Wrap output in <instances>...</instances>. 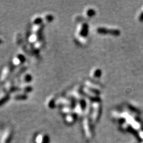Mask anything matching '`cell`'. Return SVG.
Returning <instances> with one entry per match:
<instances>
[{
  "label": "cell",
  "mask_w": 143,
  "mask_h": 143,
  "mask_svg": "<svg viewBox=\"0 0 143 143\" xmlns=\"http://www.w3.org/2000/svg\"><path fill=\"white\" fill-rule=\"evenodd\" d=\"M4 89L5 93L8 94H13L17 91V90H19V87L16 85L15 81L12 79L7 81L6 84L4 85Z\"/></svg>",
  "instance_id": "cell-1"
},
{
  "label": "cell",
  "mask_w": 143,
  "mask_h": 143,
  "mask_svg": "<svg viewBox=\"0 0 143 143\" xmlns=\"http://www.w3.org/2000/svg\"><path fill=\"white\" fill-rule=\"evenodd\" d=\"M12 74V69L11 67L7 66L4 67L2 70L1 76H0V81L1 82H7V80L8 79Z\"/></svg>",
  "instance_id": "cell-2"
},
{
  "label": "cell",
  "mask_w": 143,
  "mask_h": 143,
  "mask_svg": "<svg viewBox=\"0 0 143 143\" xmlns=\"http://www.w3.org/2000/svg\"><path fill=\"white\" fill-rule=\"evenodd\" d=\"M25 60L26 59L24 54L22 53H18L13 57V63L17 67H20L24 63Z\"/></svg>",
  "instance_id": "cell-3"
},
{
  "label": "cell",
  "mask_w": 143,
  "mask_h": 143,
  "mask_svg": "<svg viewBox=\"0 0 143 143\" xmlns=\"http://www.w3.org/2000/svg\"><path fill=\"white\" fill-rule=\"evenodd\" d=\"M72 104V101L65 97L59 98L56 100V105H61V106H65L68 107Z\"/></svg>",
  "instance_id": "cell-4"
},
{
  "label": "cell",
  "mask_w": 143,
  "mask_h": 143,
  "mask_svg": "<svg viewBox=\"0 0 143 143\" xmlns=\"http://www.w3.org/2000/svg\"><path fill=\"white\" fill-rule=\"evenodd\" d=\"M19 90L22 93H23L26 94L27 93H29L32 92L33 90V88L31 85H29V84L22 83L19 86Z\"/></svg>",
  "instance_id": "cell-5"
},
{
  "label": "cell",
  "mask_w": 143,
  "mask_h": 143,
  "mask_svg": "<svg viewBox=\"0 0 143 143\" xmlns=\"http://www.w3.org/2000/svg\"><path fill=\"white\" fill-rule=\"evenodd\" d=\"M12 98L16 101H23L28 99V96L23 93H14L12 94Z\"/></svg>",
  "instance_id": "cell-6"
},
{
  "label": "cell",
  "mask_w": 143,
  "mask_h": 143,
  "mask_svg": "<svg viewBox=\"0 0 143 143\" xmlns=\"http://www.w3.org/2000/svg\"><path fill=\"white\" fill-rule=\"evenodd\" d=\"M20 79H21L22 83L29 84L33 79V76L30 73L25 72L22 75Z\"/></svg>",
  "instance_id": "cell-7"
},
{
  "label": "cell",
  "mask_w": 143,
  "mask_h": 143,
  "mask_svg": "<svg viewBox=\"0 0 143 143\" xmlns=\"http://www.w3.org/2000/svg\"><path fill=\"white\" fill-rule=\"evenodd\" d=\"M10 98V95L5 92L0 94V107L5 104L9 100Z\"/></svg>",
  "instance_id": "cell-8"
},
{
  "label": "cell",
  "mask_w": 143,
  "mask_h": 143,
  "mask_svg": "<svg viewBox=\"0 0 143 143\" xmlns=\"http://www.w3.org/2000/svg\"><path fill=\"white\" fill-rule=\"evenodd\" d=\"M56 106V100L55 98L52 96L48 97V99L46 101V106L47 108L51 109L54 108V107Z\"/></svg>",
  "instance_id": "cell-9"
},
{
  "label": "cell",
  "mask_w": 143,
  "mask_h": 143,
  "mask_svg": "<svg viewBox=\"0 0 143 143\" xmlns=\"http://www.w3.org/2000/svg\"><path fill=\"white\" fill-rule=\"evenodd\" d=\"M26 66H22L18 67V68L14 72V75H13V78H12V79L14 80V79H15V78H16V77H18L19 76H20V75L23 74L24 72L26 70Z\"/></svg>",
  "instance_id": "cell-10"
},
{
  "label": "cell",
  "mask_w": 143,
  "mask_h": 143,
  "mask_svg": "<svg viewBox=\"0 0 143 143\" xmlns=\"http://www.w3.org/2000/svg\"><path fill=\"white\" fill-rule=\"evenodd\" d=\"M42 20L43 22H46V23H50V22H52V20H54V16L53 15L50 13H46L44 14L42 16Z\"/></svg>",
  "instance_id": "cell-11"
},
{
  "label": "cell",
  "mask_w": 143,
  "mask_h": 143,
  "mask_svg": "<svg viewBox=\"0 0 143 143\" xmlns=\"http://www.w3.org/2000/svg\"><path fill=\"white\" fill-rule=\"evenodd\" d=\"M31 22L33 25L41 24H42V22H43L42 17L40 16H35L32 19Z\"/></svg>",
  "instance_id": "cell-12"
},
{
  "label": "cell",
  "mask_w": 143,
  "mask_h": 143,
  "mask_svg": "<svg viewBox=\"0 0 143 143\" xmlns=\"http://www.w3.org/2000/svg\"><path fill=\"white\" fill-rule=\"evenodd\" d=\"M43 28H44V25L42 24H37V25H33L32 29V32L33 33H37L39 34V33L41 32V31H42Z\"/></svg>",
  "instance_id": "cell-13"
},
{
  "label": "cell",
  "mask_w": 143,
  "mask_h": 143,
  "mask_svg": "<svg viewBox=\"0 0 143 143\" xmlns=\"http://www.w3.org/2000/svg\"><path fill=\"white\" fill-rule=\"evenodd\" d=\"M39 36L38 34L37 33H32V34L30 35V37L29 38H28V40H29V42L31 43H34L35 44L36 42H38L39 40Z\"/></svg>",
  "instance_id": "cell-14"
},
{
  "label": "cell",
  "mask_w": 143,
  "mask_h": 143,
  "mask_svg": "<svg viewBox=\"0 0 143 143\" xmlns=\"http://www.w3.org/2000/svg\"><path fill=\"white\" fill-rule=\"evenodd\" d=\"M22 41V37L21 35L20 34H17L15 36V38H14V42L16 44H19L20 42H21Z\"/></svg>",
  "instance_id": "cell-15"
},
{
  "label": "cell",
  "mask_w": 143,
  "mask_h": 143,
  "mask_svg": "<svg viewBox=\"0 0 143 143\" xmlns=\"http://www.w3.org/2000/svg\"><path fill=\"white\" fill-rule=\"evenodd\" d=\"M43 47V42L41 41H38L34 44V47L36 49H40Z\"/></svg>",
  "instance_id": "cell-16"
},
{
  "label": "cell",
  "mask_w": 143,
  "mask_h": 143,
  "mask_svg": "<svg viewBox=\"0 0 143 143\" xmlns=\"http://www.w3.org/2000/svg\"><path fill=\"white\" fill-rule=\"evenodd\" d=\"M74 116L72 114H69L68 115L66 116V120L67 122H72L73 120H74Z\"/></svg>",
  "instance_id": "cell-17"
},
{
  "label": "cell",
  "mask_w": 143,
  "mask_h": 143,
  "mask_svg": "<svg viewBox=\"0 0 143 143\" xmlns=\"http://www.w3.org/2000/svg\"><path fill=\"white\" fill-rule=\"evenodd\" d=\"M71 110H72L70 108V107H63V108L61 109L62 112L65 113L67 114H70V113H69L71 112Z\"/></svg>",
  "instance_id": "cell-18"
},
{
  "label": "cell",
  "mask_w": 143,
  "mask_h": 143,
  "mask_svg": "<svg viewBox=\"0 0 143 143\" xmlns=\"http://www.w3.org/2000/svg\"><path fill=\"white\" fill-rule=\"evenodd\" d=\"M1 42H2V40H1V38H0V44H1Z\"/></svg>",
  "instance_id": "cell-19"
}]
</instances>
